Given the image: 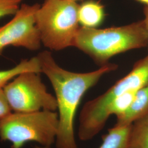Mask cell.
<instances>
[{
    "mask_svg": "<svg viewBox=\"0 0 148 148\" xmlns=\"http://www.w3.org/2000/svg\"><path fill=\"white\" fill-rule=\"evenodd\" d=\"M41 73L49 80L54 90L58 111L57 148H79L75 138L74 122L80 101L85 93L96 85L105 74L117 69V65L106 64L88 73H75L62 68L51 52L45 51L37 56Z\"/></svg>",
    "mask_w": 148,
    "mask_h": 148,
    "instance_id": "obj_1",
    "label": "cell"
},
{
    "mask_svg": "<svg viewBox=\"0 0 148 148\" xmlns=\"http://www.w3.org/2000/svg\"><path fill=\"white\" fill-rule=\"evenodd\" d=\"M148 47L144 20L124 26L104 29L80 27L74 47L88 56L100 66L112 57L128 51Z\"/></svg>",
    "mask_w": 148,
    "mask_h": 148,
    "instance_id": "obj_2",
    "label": "cell"
},
{
    "mask_svg": "<svg viewBox=\"0 0 148 148\" xmlns=\"http://www.w3.org/2000/svg\"><path fill=\"white\" fill-rule=\"evenodd\" d=\"M79 5L69 0H45L35 15L41 41L51 51L74 47L79 28Z\"/></svg>",
    "mask_w": 148,
    "mask_h": 148,
    "instance_id": "obj_3",
    "label": "cell"
},
{
    "mask_svg": "<svg viewBox=\"0 0 148 148\" xmlns=\"http://www.w3.org/2000/svg\"><path fill=\"white\" fill-rule=\"evenodd\" d=\"M58 115L56 111L12 112L0 120V139L9 141L12 148H21L28 142H35L43 147L56 142Z\"/></svg>",
    "mask_w": 148,
    "mask_h": 148,
    "instance_id": "obj_4",
    "label": "cell"
},
{
    "mask_svg": "<svg viewBox=\"0 0 148 148\" xmlns=\"http://www.w3.org/2000/svg\"><path fill=\"white\" fill-rule=\"evenodd\" d=\"M148 83V54L138 60L126 76L118 81L105 93L87 101L80 112L78 137L81 141L92 139L106 124L103 116L106 107L117 97L125 93L138 91Z\"/></svg>",
    "mask_w": 148,
    "mask_h": 148,
    "instance_id": "obj_5",
    "label": "cell"
},
{
    "mask_svg": "<svg viewBox=\"0 0 148 148\" xmlns=\"http://www.w3.org/2000/svg\"><path fill=\"white\" fill-rule=\"evenodd\" d=\"M3 88L13 112L57 110L56 97L48 92L40 73H22Z\"/></svg>",
    "mask_w": 148,
    "mask_h": 148,
    "instance_id": "obj_6",
    "label": "cell"
},
{
    "mask_svg": "<svg viewBox=\"0 0 148 148\" xmlns=\"http://www.w3.org/2000/svg\"><path fill=\"white\" fill-rule=\"evenodd\" d=\"M40 5L21 4L10 21L0 27V56L9 46L23 47L31 51L41 46L35 24V15Z\"/></svg>",
    "mask_w": 148,
    "mask_h": 148,
    "instance_id": "obj_7",
    "label": "cell"
},
{
    "mask_svg": "<svg viewBox=\"0 0 148 148\" xmlns=\"http://www.w3.org/2000/svg\"><path fill=\"white\" fill-rule=\"evenodd\" d=\"M148 111V83L138 90L134 100L126 112L117 117L115 126L125 127L132 125L133 122Z\"/></svg>",
    "mask_w": 148,
    "mask_h": 148,
    "instance_id": "obj_8",
    "label": "cell"
},
{
    "mask_svg": "<svg viewBox=\"0 0 148 148\" xmlns=\"http://www.w3.org/2000/svg\"><path fill=\"white\" fill-rule=\"evenodd\" d=\"M105 17L104 6L100 1L88 0L79 5L78 18L81 27L96 28L103 22Z\"/></svg>",
    "mask_w": 148,
    "mask_h": 148,
    "instance_id": "obj_9",
    "label": "cell"
},
{
    "mask_svg": "<svg viewBox=\"0 0 148 148\" xmlns=\"http://www.w3.org/2000/svg\"><path fill=\"white\" fill-rule=\"evenodd\" d=\"M127 148H148V111L131 125Z\"/></svg>",
    "mask_w": 148,
    "mask_h": 148,
    "instance_id": "obj_10",
    "label": "cell"
},
{
    "mask_svg": "<svg viewBox=\"0 0 148 148\" xmlns=\"http://www.w3.org/2000/svg\"><path fill=\"white\" fill-rule=\"evenodd\" d=\"M26 71L41 73L40 64L37 57L23 59L13 68L0 70V87L3 88L19 74Z\"/></svg>",
    "mask_w": 148,
    "mask_h": 148,
    "instance_id": "obj_11",
    "label": "cell"
},
{
    "mask_svg": "<svg viewBox=\"0 0 148 148\" xmlns=\"http://www.w3.org/2000/svg\"><path fill=\"white\" fill-rule=\"evenodd\" d=\"M137 91L131 90L117 97L106 107L103 114V120L106 124L111 115L121 116L128 110L134 100Z\"/></svg>",
    "mask_w": 148,
    "mask_h": 148,
    "instance_id": "obj_12",
    "label": "cell"
},
{
    "mask_svg": "<svg viewBox=\"0 0 148 148\" xmlns=\"http://www.w3.org/2000/svg\"><path fill=\"white\" fill-rule=\"evenodd\" d=\"M131 125L125 127L115 126L109 130L99 148H127ZM36 148H49L38 147Z\"/></svg>",
    "mask_w": 148,
    "mask_h": 148,
    "instance_id": "obj_13",
    "label": "cell"
},
{
    "mask_svg": "<svg viewBox=\"0 0 148 148\" xmlns=\"http://www.w3.org/2000/svg\"><path fill=\"white\" fill-rule=\"evenodd\" d=\"M23 0H0V19L14 16L21 7Z\"/></svg>",
    "mask_w": 148,
    "mask_h": 148,
    "instance_id": "obj_14",
    "label": "cell"
},
{
    "mask_svg": "<svg viewBox=\"0 0 148 148\" xmlns=\"http://www.w3.org/2000/svg\"><path fill=\"white\" fill-rule=\"evenodd\" d=\"M12 110L5 97L3 88L0 87V120L10 115Z\"/></svg>",
    "mask_w": 148,
    "mask_h": 148,
    "instance_id": "obj_15",
    "label": "cell"
},
{
    "mask_svg": "<svg viewBox=\"0 0 148 148\" xmlns=\"http://www.w3.org/2000/svg\"><path fill=\"white\" fill-rule=\"evenodd\" d=\"M143 12H144V19L143 20H144L145 25L148 35V5L145 6V7L144 8Z\"/></svg>",
    "mask_w": 148,
    "mask_h": 148,
    "instance_id": "obj_16",
    "label": "cell"
},
{
    "mask_svg": "<svg viewBox=\"0 0 148 148\" xmlns=\"http://www.w3.org/2000/svg\"><path fill=\"white\" fill-rule=\"evenodd\" d=\"M136 1L138 2L144 4V5H148V0H136Z\"/></svg>",
    "mask_w": 148,
    "mask_h": 148,
    "instance_id": "obj_17",
    "label": "cell"
},
{
    "mask_svg": "<svg viewBox=\"0 0 148 148\" xmlns=\"http://www.w3.org/2000/svg\"><path fill=\"white\" fill-rule=\"evenodd\" d=\"M69 1H75V2H76L77 1H79V0H69Z\"/></svg>",
    "mask_w": 148,
    "mask_h": 148,
    "instance_id": "obj_18",
    "label": "cell"
}]
</instances>
